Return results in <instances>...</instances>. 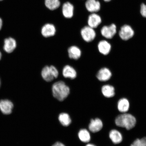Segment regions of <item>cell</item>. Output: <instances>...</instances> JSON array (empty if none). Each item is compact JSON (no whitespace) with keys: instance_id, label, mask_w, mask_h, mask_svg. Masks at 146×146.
<instances>
[{"instance_id":"obj_1","label":"cell","mask_w":146,"mask_h":146,"mask_svg":"<svg viewBox=\"0 0 146 146\" xmlns=\"http://www.w3.org/2000/svg\"><path fill=\"white\" fill-rule=\"evenodd\" d=\"M52 91L54 98L59 101H62L70 94V89L64 82L60 81L53 84L52 87Z\"/></svg>"},{"instance_id":"obj_2","label":"cell","mask_w":146,"mask_h":146,"mask_svg":"<svg viewBox=\"0 0 146 146\" xmlns=\"http://www.w3.org/2000/svg\"><path fill=\"white\" fill-rule=\"evenodd\" d=\"M135 117L132 115L126 113L118 115L115 120V123L118 127L130 130L134 127L136 123Z\"/></svg>"},{"instance_id":"obj_3","label":"cell","mask_w":146,"mask_h":146,"mask_svg":"<svg viewBox=\"0 0 146 146\" xmlns=\"http://www.w3.org/2000/svg\"><path fill=\"white\" fill-rule=\"evenodd\" d=\"M42 78L46 82H50L53 81L54 78H57L59 76L58 69L53 65L45 66L41 71Z\"/></svg>"},{"instance_id":"obj_4","label":"cell","mask_w":146,"mask_h":146,"mask_svg":"<svg viewBox=\"0 0 146 146\" xmlns=\"http://www.w3.org/2000/svg\"><path fill=\"white\" fill-rule=\"evenodd\" d=\"M81 37L86 42H90L95 39L96 34L94 29L89 26L84 27L80 32Z\"/></svg>"},{"instance_id":"obj_5","label":"cell","mask_w":146,"mask_h":146,"mask_svg":"<svg viewBox=\"0 0 146 146\" xmlns=\"http://www.w3.org/2000/svg\"><path fill=\"white\" fill-rule=\"evenodd\" d=\"M119 34L122 40L127 41L133 37L134 35V32L130 25H125L121 27Z\"/></svg>"},{"instance_id":"obj_6","label":"cell","mask_w":146,"mask_h":146,"mask_svg":"<svg viewBox=\"0 0 146 146\" xmlns=\"http://www.w3.org/2000/svg\"><path fill=\"white\" fill-rule=\"evenodd\" d=\"M101 33L104 37L108 39H112L116 34L117 27L114 24H112L109 26H104L101 29Z\"/></svg>"},{"instance_id":"obj_7","label":"cell","mask_w":146,"mask_h":146,"mask_svg":"<svg viewBox=\"0 0 146 146\" xmlns=\"http://www.w3.org/2000/svg\"><path fill=\"white\" fill-rule=\"evenodd\" d=\"M41 33L42 36L44 37L48 38L52 37L56 34V27L52 24H46L42 27Z\"/></svg>"},{"instance_id":"obj_8","label":"cell","mask_w":146,"mask_h":146,"mask_svg":"<svg viewBox=\"0 0 146 146\" xmlns=\"http://www.w3.org/2000/svg\"><path fill=\"white\" fill-rule=\"evenodd\" d=\"M13 107V104L10 100H0V110L3 114H11L12 112Z\"/></svg>"},{"instance_id":"obj_9","label":"cell","mask_w":146,"mask_h":146,"mask_svg":"<svg viewBox=\"0 0 146 146\" xmlns=\"http://www.w3.org/2000/svg\"><path fill=\"white\" fill-rule=\"evenodd\" d=\"M62 74L64 78L72 80L75 79L77 76V72L76 69L69 65H65L63 67Z\"/></svg>"},{"instance_id":"obj_10","label":"cell","mask_w":146,"mask_h":146,"mask_svg":"<svg viewBox=\"0 0 146 146\" xmlns=\"http://www.w3.org/2000/svg\"><path fill=\"white\" fill-rule=\"evenodd\" d=\"M85 5L87 11L91 13L99 11L101 7L100 2L97 0H87Z\"/></svg>"},{"instance_id":"obj_11","label":"cell","mask_w":146,"mask_h":146,"mask_svg":"<svg viewBox=\"0 0 146 146\" xmlns=\"http://www.w3.org/2000/svg\"><path fill=\"white\" fill-rule=\"evenodd\" d=\"M68 54L70 59L76 60L81 57L82 52L79 47L76 45H72L68 48Z\"/></svg>"},{"instance_id":"obj_12","label":"cell","mask_w":146,"mask_h":146,"mask_svg":"<svg viewBox=\"0 0 146 146\" xmlns=\"http://www.w3.org/2000/svg\"><path fill=\"white\" fill-rule=\"evenodd\" d=\"M103 124L102 120L98 118L91 120L89 129L91 132L95 133L99 132L103 128Z\"/></svg>"},{"instance_id":"obj_13","label":"cell","mask_w":146,"mask_h":146,"mask_svg":"<svg viewBox=\"0 0 146 146\" xmlns=\"http://www.w3.org/2000/svg\"><path fill=\"white\" fill-rule=\"evenodd\" d=\"M102 23V19L98 15L92 13L89 16L88 19V26L93 29L96 28Z\"/></svg>"},{"instance_id":"obj_14","label":"cell","mask_w":146,"mask_h":146,"mask_svg":"<svg viewBox=\"0 0 146 146\" xmlns=\"http://www.w3.org/2000/svg\"><path fill=\"white\" fill-rule=\"evenodd\" d=\"M74 6L69 2H66L63 5L62 11L63 16L67 19L73 17L74 14Z\"/></svg>"},{"instance_id":"obj_15","label":"cell","mask_w":146,"mask_h":146,"mask_svg":"<svg viewBox=\"0 0 146 146\" xmlns=\"http://www.w3.org/2000/svg\"><path fill=\"white\" fill-rule=\"evenodd\" d=\"M112 76V73L108 68H103L98 71L96 77L100 81L105 82L108 81Z\"/></svg>"},{"instance_id":"obj_16","label":"cell","mask_w":146,"mask_h":146,"mask_svg":"<svg viewBox=\"0 0 146 146\" xmlns=\"http://www.w3.org/2000/svg\"><path fill=\"white\" fill-rule=\"evenodd\" d=\"M17 46V43L15 40L12 38L5 39L4 40L3 49L8 53H11L13 52Z\"/></svg>"},{"instance_id":"obj_17","label":"cell","mask_w":146,"mask_h":146,"mask_svg":"<svg viewBox=\"0 0 146 146\" xmlns=\"http://www.w3.org/2000/svg\"><path fill=\"white\" fill-rule=\"evenodd\" d=\"M98 48L100 53L104 55H106L110 52L111 46L110 44L107 41L102 40L98 43Z\"/></svg>"},{"instance_id":"obj_18","label":"cell","mask_w":146,"mask_h":146,"mask_svg":"<svg viewBox=\"0 0 146 146\" xmlns=\"http://www.w3.org/2000/svg\"><path fill=\"white\" fill-rule=\"evenodd\" d=\"M109 137L111 141L114 144H119L123 141L122 135L117 129L111 130L109 133Z\"/></svg>"},{"instance_id":"obj_19","label":"cell","mask_w":146,"mask_h":146,"mask_svg":"<svg viewBox=\"0 0 146 146\" xmlns=\"http://www.w3.org/2000/svg\"><path fill=\"white\" fill-rule=\"evenodd\" d=\"M130 107L129 102L127 98H121L119 100L117 103V108L119 111L123 113H127Z\"/></svg>"},{"instance_id":"obj_20","label":"cell","mask_w":146,"mask_h":146,"mask_svg":"<svg viewBox=\"0 0 146 146\" xmlns=\"http://www.w3.org/2000/svg\"><path fill=\"white\" fill-rule=\"evenodd\" d=\"M101 91L102 94L106 98H111L115 96V88L112 86L104 85L102 88Z\"/></svg>"},{"instance_id":"obj_21","label":"cell","mask_w":146,"mask_h":146,"mask_svg":"<svg viewBox=\"0 0 146 146\" xmlns=\"http://www.w3.org/2000/svg\"><path fill=\"white\" fill-rule=\"evenodd\" d=\"M78 136L82 142L87 143L90 141V135L89 131L86 129H81L78 133Z\"/></svg>"},{"instance_id":"obj_22","label":"cell","mask_w":146,"mask_h":146,"mask_svg":"<svg viewBox=\"0 0 146 146\" xmlns=\"http://www.w3.org/2000/svg\"><path fill=\"white\" fill-rule=\"evenodd\" d=\"M45 6L50 10H54L60 7V2L59 0H45Z\"/></svg>"},{"instance_id":"obj_23","label":"cell","mask_w":146,"mask_h":146,"mask_svg":"<svg viewBox=\"0 0 146 146\" xmlns=\"http://www.w3.org/2000/svg\"><path fill=\"white\" fill-rule=\"evenodd\" d=\"M59 120L62 125L65 127H67L71 123V119L68 114L62 113L59 116Z\"/></svg>"},{"instance_id":"obj_24","label":"cell","mask_w":146,"mask_h":146,"mask_svg":"<svg viewBox=\"0 0 146 146\" xmlns=\"http://www.w3.org/2000/svg\"><path fill=\"white\" fill-rule=\"evenodd\" d=\"M131 146H146V137L137 139L131 144Z\"/></svg>"},{"instance_id":"obj_25","label":"cell","mask_w":146,"mask_h":146,"mask_svg":"<svg viewBox=\"0 0 146 146\" xmlns=\"http://www.w3.org/2000/svg\"><path fill=\"white\" fill-rule=\"evenodd\" d=\"M140 13L144 17L146 18V5L143 3L141 5Z\"/></svg>"},{"instance_id":"obj_26","label":"cell","mask_w":146,"mask_h":146,"mask_svg":"<svg viewBox=\"0 0 146 146\" xmlns=\"http://www.w3.org/2000/svg\"><path fill=\"white\" fill-rule=\"evenodd\" d=\"M52 146H65L63 143L60 142H56Z\"/></svg>"},{"instance_id":"obj_27","label":"cell","mask_w":146,"mask_h":146,"mask_svg":"<svg viewBox=\"0 0 146 146\" xmlns=\"http://www.w3.org/2000/svg\"><path fill=\"white\" fill-rule=\"evenodd\" d=\"M3 25L2 20L0 18V30H1Z\"/></svg>"},{"instance_id":"obj_28","label":"cell","mask_w":146,"mask_h":146,"mask_svg":"<svg viewBox=\"0 0 146 146\" xmlns=\"http://www.w3.org/2000/svg\"><path fill=\"white\" fill-rule=\"evenodd\" d=\"M86 146H96L92 144H88Z\"/></svg>"},{"instance_id":"obj_29","label":"cell","mask_w":146,"mask_h":146,"mask_svg":"<svg viewBox=\"0 0 146 146\" xmlns=\"http://www.w3.org/2000/svg\"><path fill=\"white\" fill-rule=\"evenodd\" d=\"M104 1L106 2H109L110 1H111V0H104Z\"/></svg>"},{"instance_id":"obj_30","label":"cell","mask_w":146,"mask_h":146,"mask_svg":"<svg viewBox=\"0 0 146 146\" xmlns=\"http://www.w3.org/2000/svg\"><path fill=\"white\" fill-rule=\"evenodd\" d=\"M1 52H0V60L1 59Z\"/></svg>"},{"instance_id":"obj_31","label":"cell","mask_w":146,"mask_h":146,"mask_svg":"<svg viewBox=\"0 0 146 146\" xmlns=\"http://www.w3.org/2000/svg\"><path fill=\"white\" fill-rule=\"evenodd\" d=\"M1 80H0V87H1Z\"/></svg>"},{"instance_id":"obj_32","label":"cell","mask_w":146,"mask_h":146,"mask_svg":"<svg viewBox=\"0 0 146 146\" xmlns=\"http://www.w3.org/2000/svg\"><path fill=\"white\" fill-rule=\"evenodd\" d=\"M2 1V0H0V1Z\"/></svg>"}]
</instances>
